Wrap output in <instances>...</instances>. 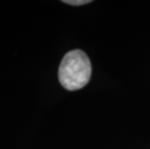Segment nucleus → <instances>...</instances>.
<instances>
[{
  "label": "nucleus",
  "instance_id": "1",
  "mask_svg": "<svg viewBox=\"0 0 150 149\" xmlns=\"http://www.w3.org/2000/svg\"><path fill=\"white\" fill-rule=\"evenodd\" d=\"M90 76V60L82 50L74 49L64 55L59 66L58 78L65 89L74 91L84 87Z\"/></svg>",
  "mask_w": 150,
  "mask_h": 149
},
{
  "label": "nucleus",
  "instance_id": "2",
  "mask_svg": "<svg viewBox=\"0 0 150 149\" xmlns=\"http://www.w3.org/2000/svg\"><path fill=\"white\" fill-rule=\"evenodd\" d=\"M66 4H70V5H83V4H87V3H90V0H65L63 1Z\"/></svg>",
  "mask_w": 150,
  "mask_h": 149
}]
</instances>
